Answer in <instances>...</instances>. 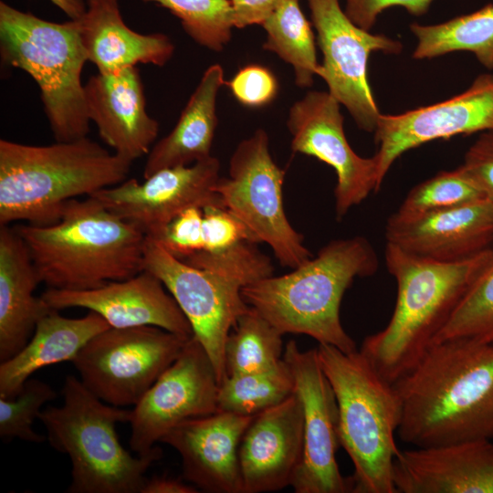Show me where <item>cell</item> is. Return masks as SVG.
<instances>
[{"label":"cell","mask_w":493,"mask_h":493,"mask_svg":"<svg viewBox=\"0 0 493 493\" xmlns=\"http://www.w3.org/2000/svg\"><path fill=\"white\" fill-rule=\"evenodd\" d=\"M393 479L396 493H493V440L400 450Z\"/></svg>","instance_id":"7402d4cb"},{"label":"cell","mask_w":493,"mask_h":493,"mask_svg":"<svg viewBox=\"0 0 493 493\" xmlns=\"http://www.w3.org/2000/svg\"><path fill=\"white\" fill-rule=\"evenodd\" d=\"M461 165L493 204V131L479 135L467 151Z\"/></svg>","instance_id":"ab89813d"},{"label":"cell","mask_w":493,"mask_h":493,"mask_svg":"<svg viewBox=\"0 0 493 493\" xmlns=\"http://www.w3.org/2000/svg\"><path fill=\"white\" fill-rule=\"evenodd\" d=\"M196 488L178 479L154 477L147 479L141 493H195Z\"/></svg>","instance_id":"7bdbcfd3"},{"label":"cell","mask_w":493,"mask_h":493,"mask_svg":"<svg viewBox=\"0 0 493 493\" xmlns=\"http://www.w3.org/2000/svg\"><path fill=\"white\" fill-rule=\"evenodd\" d=\"M284 0H231L235 27L261 25Z\"/></svg>","instance_id":"b9f144b4"},{"label":"cell","mask_w":493,"mask_h":493,"mask_svg":"<svg viewBox=\"0 0 493 493\" xmlns=\"http://www.w3.org/2000/svg\"><path fill=\"white\" fill-rule=\"evenodd\" d=\"M493 131V74L477 76L462 93L400 114H380L374 131L378 184L405 152L437 139Z\"/></svg>","instance_id":"e0dca14e"},{"label":"cell","mask_w":493,"mask_h":493,"mask_svg":"<svg viewBox=\"0 0 493 493\" xmlns=\"http://www.w3.org/2000/svg\"><path fill=\"white\" fill-rule=\"evenodd\" d=\"M61 406H47L38 419L47 441L69 456V493H138L148 468L162 456L156 447L147 456H132L119 441L116 425L131 421L132 410L106 404L73 375L65 379Z\"/></svg>","instance_id":"52a82bcc"},{"label":"cell","mask_w":493,"mask_h":493,"mask_svg":"<svg viewBox=\"0 0 493 493\" xmlns=\"http://www.w3.org/2000/svg\"><path fill=\"white\" fill-rule=\"evenodd\" d=\"M317 351L337 401L340 444L354 467L353 492L396 493L393 467L402 403L394 384L360 350L319 344Z\"/></svg>","instance_id":"8992f818"},{"label":"cell","mask_w":493,"mask_h":493,"mask_svg":"<svg viewBox=\"0 0 493 493\" xmlns=\"http://www.w3.org/2000/svg\"><path fill=\"white\" fill-rule=\"evenodd\" d=\"M410 29L417 39L415 59L468 51L485 68L493 69V4L440 24L414 23Z\"/></svg>","instance_id":"83f0119b"},{"label":"cell","mask_w":493,"mask_h":493,"mask_svg":"<svg viewBox=\"0 0 493 493\" xmlns=\"http://www.w3.org/2000/svg\"><path fill=\"white\" fill-rule=\"evenodd\" d=\"M84 94L89 121L114 153L133 162L150 152L159 123L146 111L136 67L110 74L98 72L84 84Z\"/></svg>","instance_id":"603a6c76"},{"label":"cell","mask_w":493,"mask_h":493,"mask_svg":"<svg viewBox=\"0 0 493 493\" xmlns=\"http://www.w3.org/2000/svg\"><path fill=\"white\" fill-rule=\"evenodd\" d=\"M340 103L328 91L312 90L289 109L291 149L331 166L337 175L335 212L342 218L372 192H377L378 162L358 155L348 142Z\"/></svg>","instance_id":"9a60e30c"},{"label":"cell","mask_w":493,"mask_h":493,"mask_svg":"<svg viewBox=\"0 0 493 493\" xmlns=\"http://www.w3.org/2000/svg\"><path fill=\"white\" fill-rule=\"evenodd\" d=\"M393 384L402 403L397 436L403 442L432 447L493 440V343H434Z\"/></svg>","instance_id":"6da1fadb"},{"label":"cell","mask_w":493,"mask_h":493,"mask_svg":"<svg viewBox=\"0 0 493 493\" xmlns=\"http://www.w3.org/2000/svg\"><path fill=\"white\" fill-rule=\"evenodd\" d=\"M225 83L220 65L214 64L204 72L174 128L148 153L143 179L160 170L190 165L211 156L217 126L216 98Z\"/></svg>","instance_id":"4316f807"},{"label":"cell","mask_w":493,"mask_h":493,"mask_svg":"<svg viewBox=\"0 0 493 493\" xmlns=\"http://www.w3.org/2000/svg\"><path fill=\"white\" fill-rule=\"evenodd\" d=\"M285 172L273 161L263 129L243 140L234 151L227 177L214 188L223 207L237 217L257 243L267 244L279 263L295 268L312 255L287 218L283 204Z\"/></svg>","instance_id":"9c48e42d"},{"label":"cell","mask_w":493,"mask_h":493,"mask_svg":"<svg viewBox=\"0 0 493 493\" xmlns=\"http://www.w3.org/2000/svg\"><path fill=\"white\" fill-rule=\"evenodd\" d=\"M41 283L15 227L0 226V361L18 353L51 309L34 291Z\"/></svg>","instance_id":"d4e9b609"},{"label":"cell","mask_w":493,"mask_h":493,"mask_svg":"<svg viewBox=\"0 0 493 493\" xmlns=\"http://www.w3.org/2000/svg\"><path fill=\"white\" fill-rule=\"evenodd\" d=\"M163 282L143 269L123 280L87 290L47 288L41 298L53 309L84 308L100 314L111 328L156 326L193 337L190 322Z\"/></svg>","instance_id":"d6986e66"},{"label":"cell","mask_w":493,"mask_h":493,"mask_svg":"<svg viewBox=\"0 0 493 493\" xmlns=\"http://www.w3.org/2000/svg\"><path fill=\"white\" fill-rule=\"evenodd\" d=\"M132 162L84 137L36 146L0 140V226L57 223L64 205L128 179Z\"/></svg>","instance_id":"277c9868"},{"label":"cell","mask_w":493,"mask_h":493,"mask_svg":"<svg viewBox=\"0 0 493 493\" xmlns=\"http://www.w3.org/2000/svg\"><path fill=\"white\" fill-rule=\"evenodd\" d=\"M304 447L303 412L294 393L280 404L255 414L239 444L243 493L291 487Z\"/></svg>","instance_id":"ffe728a7"},{"label":"cell","mask_w":493,"mask_h":493,"mask_svg":"<svg viewBox=\"0 0 493 493\" xmlns=\"http://www.w3.org/2000/svg\"><path fill=\"white\" fill-rule=\"evenodd\" d=\"M14 227L49 288L93 289L143 270L146 236L92 196L68 201L53 225Z\"/></svg>","instance_id":"7a4b0ae2"},{"label":"cell","mask_w":493,"mask_h":493,"mask_svg":"<svg viewBox=\"0 0 493 493\" xmlns=\"http://www.w3.org/2000/svg\"><path fill=\"white\" fill-rule=\"evenodd\" d=\"M294 393V377L283 359L267 370L226 376L219 385L218 411L253 416Z\"/></svg>","instance_id":"4dcf8cb0"},{"label":"cell","mask_w":493,"mask_h":493,"mask_svg":"<svg viewBox=\"0 0 493 493\" xmlns=\"http://www.w3.org/2000/svg\"><path fill=\"white\" fill-rule=\"evenodd\" d=\"M78 21L88 61L98 72L110 74L137 64L165 65L174 45L164 34H141L123 21L118 0H88Z\"/></svg>","instance_id":"cb8c5ba5"},{"label":"cell","mask_w":493,"mask_h":493,"mask_svg":"<svg viewBox=\"0 0 493 493\" xmlns=\"http://www.w3.org/2000/svg\"><path fill=\"white\" fill-rule=\"evenodd\" d=\"M2 62L26 72L37 84L56 142L87 137L81 72L88 61L77 20L54 23L0 2Z\"/></svg>","instance_id":"ba28073f"},{"label":"cell","mask_w":493,"mask_h":493,"mask_svg":"<svg viewBox=\"0 0 493 493\" xmlns=\"http://www.w3.org/2000/svg\"><path fill=\"white\" fill-rule=\"evenodd\" d=\"M486 198L462 165L443 171L410 190L395 212L401 216L451 208Z\"/></svg>","instance_id":"836d02e7"},{"label":"cell","mask_w":493,"mask_h":493,"mask_svg":"<svg viewBox=\"0 0 493 493\" xmlns=\"http://www.w3.org/2000/svg\"><path fill=\"white\" fill-rule=\"evenodd\" d=\"M154 239L180 259L202 251L203 207L193 206L185 209Z\"/></svg>","instance_id":"74e56055"},{"label":"cell","mask_w":493,"mask_h":493,"mask_svg":"<svg viewBox=\"0 0 493 493\" xmlns=\"http://www.w3.org/2000/svg\"><path fill=\"white\" fill-rule=\"evenodd\" d=\"M219 171V160L211 155L192 165L160 170L142 183L128 178L90 196L146 236L155 238L189 207L222 205L214 190Z\"/></svg>","instance_id":"2e32d148"},{"label":"cell","mask_w":493,"mask_h":493,"mask_svg":"<svg viewBox=\"0 0 493 493\" xmlns=\"http://www.w3.org/2000/svg\"><path fill=\"white\" fill-rule=\"evenodd\" d=\"M203 240L205 252L221 251L242 241L257 243L248 228L220 205L203 207Z\"/></svg>","instance_id":"8d00e7d4"},{"label":"cell","mask_w":493,"mask_h":493,"mask_svg":"<svg viewBox=\"0 0 493 493\" xmlns=\"http://www.w3.org/2000/svg\"><path fill=\"white\" fill-rule=\"evenodd\" d=\"M153 2L178 17L191 38L214 51L230 41L235 27L231 0H142Z\"/></svg>","instance_id":"d6a6232c"},{"label":"cell","mask_w":493,"mask_h":493,"mask_svg":"<svg viewBox=\"0 0 493 493\" xmlns=\"http://www.w3.org/2000/svg\"><path fill=\"white\" fill-rule=\"evenodd\" d=\"M61 9L70 20L80 19L87 11V3L84 0H50Z\"/></svg>","instance_id":"ee69618b"},{"label":"cell","mask_w":493,"mask_h":493,"mask_svg":"<svg viewBox=\"0 0 493 493\" xmlns=\"http://www.w3.org/2000/svg\"><path fill=\"white\" fill-rule=\"evenodd\" d=\"M283 359L292 372L303 412V456L291 487L297 493L353 492L351 477H343L337 463L338 405L317 348L304 351L291 340Z\"/></svg>","instance_id":"5bb4252c"},{"label":"cell","mask_w":493,"mask_h":493,"mask_svg":"<svg viewBox=\"0 0 493 493\" xmlns=\"http://www.w3.org/2000/svg\"><path fill=\"white\" fill-rule=\"evenodd\" d=\"M386 243L420 258L456 263L493 246V204L487 198L411 216L393 214Z\"/></svg>","instance_id":"ac0fdd59"},{"label":"cell","mask_w":493,"mask_h":493,"mask_svg":"<svg viewBox=\"0 0 493 493\" xmlns=\"http://www.w3.org/2000/svg\"><path fill=\"white\" fill-rule=\"evenodd\" d=\"M190 338L156 326L110 327L90 339L72 363L101 401L136 405Z\"/></svg>","instance_id":"30bf717a"},{"label":"cell","mask_w":493,"mask_h":493,"mask_svg":"<svg viewBox=\"0 0 493 493\" xmlns=\"http://www.w3.org/2000/svg\"><path fill=\"white\" fill-rule=\"evenodd\" d=\"M57 397L50 385L38 379L28 378L19 393L10 399L0 398V437L3 441L18 438L41 443L46 440L36 433L32 425L38 419L41 407Z\"/></svg>","instance_id":"d590c367"},{"label":"cell","mask_w":493,"mask_h":493,"mask_svg":"<svg viewBox=\"0 0 493 493\" xmlns=\"http://www.w3.org/2000/svg\"><path fill=\"white\" fill-rule=\"evenodd\" d=\"M143 269L152 273L173 297L214 365L219 383L226 379L225 345L237 319L249 306L243 286L193 267L146 236Z\"/></svg>","instance_id":"7c38bea8"},{"label":"cell","mask_w":493,"mask_h":493,"mask_svg":"<svg viewBox=\"0 0 493 493\" xmlns=\"http://www.w3.org/2000/svg\"><path fill=\"white\" fill-rule=\"evenodd\" d=\"M378 265L366 238L336 239L291 272L249 284L241 294L282 334L308 335L350 352L357 348L341 325V303L354 278L373 275Z\"/></svg>","instance_id":"5b68a950"},{"label":"cell","mask_w":493,"mask_h":493,"mask_svg":"<svg viewBox=\"0 0 493 493\" xmlns=\"http://www.w3.org/2000/svg\"><path fill=\"white\" fill-rule=\"evenodd\" d=\"M219 382L206 351L191 337L173 362L134 405L130 446L138 456L180 423L218 411Z\"/></svg>","instance_id":"4fadbf2b"},{"label":"cell","mask_w":493,"mask_h":493,"mask_svg":"<svg viewBox=\"0 0 493 493\" xmlns=\"http://www.w3.org/2000/svg\"><path fill=\"white\" fill-rule=\"evenodd\" d=\"M489 249L456 263L410 255L386 243L384 261L395 278L397 297L387 325L367 336L360 351L394 383L433 344L486 263Z\"/></svg>","instance_id":"3957f363"},{"label":"cell","mask_w":493,"mask_h":493,"mask_svg":"<svg viewBox=\"0 0 493 493\" xmlns=\"http://www.w3.org/2000/svg\"><path fill=\"white\" fill-rule=\"evenodd\" d=\"M110 328L98 313L71 319L53 309L37 322L26 345L0 364V398H14L37 370L70 361L97 334Z\"/></svg>","instance_id":"484cf974"},{"label":"cell","mask_w":493,"mask_h":493,"mask_svg":"<svg viewBox=\"0 0 493 493\" xmlns=\"http://www.w3.org/2000/svg\"><path fill=\"white\" fill-rule=\"evenodd\" d=\"M454 339L493 343V246L483 267L433 344Z\"/></svg>","instance_id":"1f68e13d"},{"label":"cell","mask_w":493,"mask_h":493,"mask_svg":"<svg viewBox=\"0 0 493 493\" xmlns=\"http://www.w3.org/2000/svg\"><path fill=\"white\" fill-rule=\"evenodd\" d=\"M253 416L217 411L180 423L160 442L179 453L184 478L198 488L210 493H243L238 448Z\"/></svg>","instance_id":"44dd1931"},{"label":"cell","mask_w":493,"mask_h":493,"mask_svg":"<svg viewBox=\"0 0 493 493\" xmlns=\"http://www.w3.org/2000/svg\"><path fill=\"white\" fill-rule=\"evenodd\" d=\"M283 335L249 306L239 316L226 341V376L256 372L277 365L283 360Z\"/></svg>","instance_id":"f546056e"},{"label":"cell","mask_w":493,"mask_h":493,"mask_svg":"<svg viewBox=\"0 0 493 493\" xmlns=\"http://www.w3.org/2000/svg\"><path fill=\"white\" fill-rule=\"evenodd\" d=\"M255 245L242 241L221 251H201L181 260L235 280L244 288L273 275L270 258Z\"/></svg>","instance_id":"e575fe53"},{"label":"cell","mask_w":493,"mask_h":493,"mask_svg":"<svg viewBox=\"0 0 493 493\" xmlns=\"http://www.w3.org/2000/svg\"><path fill=\"white\" fill-rule=\"evenodd\" d=\"M261 26L267 33L263 48L276 53L293 67L296 85L310 87L320 64L317 60L313 32L299 0H284Z\"/></svg>","instance_id":"f1b7e54d"},{"label":"cell","mask_w":493,"mask_h":493,"mask_svg":"<svg viewBox=\"0 0 493 493\" xmlns=\"http://www.w3.org/2000/svg\"><path fill=\"white\" fill-rule=\"evenodd\" d=\"M308 4L323 55L318 76L360 129L374 131L381 113L368 82V58L378 51L399 54L402 43L355 25L339 0H308Z\"/></svg>","instance_id":"8fae6325"},{"label":"cell","mask_w":493,"mask_h":493,"mask_svg":"<svg viewBox=\"0 0 493 493\" xmlns=\"http://www.w3.org/2000/svg\"><path fill=\"white\" fill-rule=\"evenodd\" d=\"M434 0H346L344 12L358 26L370 30L379 15L392 6H402L414 16L425 14Z\"/></svg>","instance_id":"60d3db41"},{"label":"cell","mask_w":493,"mask_h":493,"mask_svg":"<svg viewBox=\"0 0 493 493\" xmlns=\"http://www.w3.org/2000/svg\"><path fill=\"white\" fill-rule=\"evenodd\" d=\"M226 85L237 101L251 108L270 103L278 93L276 77L268 68L257 64L240 68Z\"/></svg>","instance_id":"f35d334b"}]
</instances>
